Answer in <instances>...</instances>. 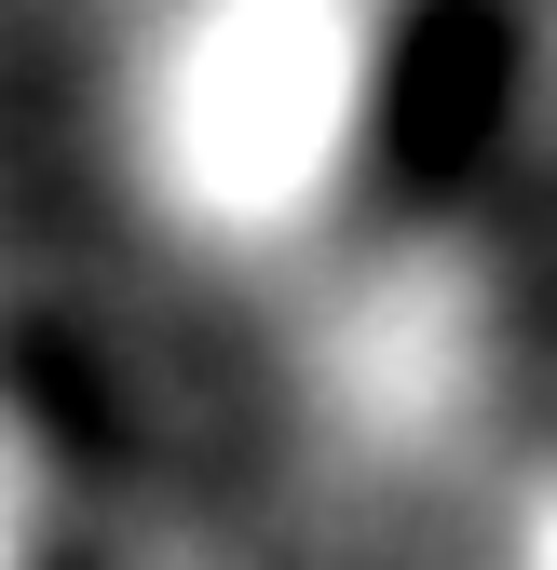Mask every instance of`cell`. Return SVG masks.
<instances>
[{"label": "cell", "instance_id": "obj_1", "mask_svg": "<svg viewBox=\"0 0 557 570\" xmlns=\"http://www.w3.org/2000/svg\"><path fill=\"white\" fill-rule=\"evenodd\" d=\"M394 122V0H177L136 82V164L218 258L326 232Z\"/></svg>", "mask_w": 557, "mask_h": 570}]
</instances>
